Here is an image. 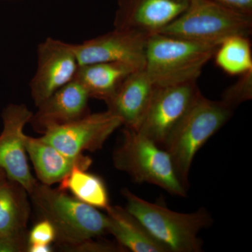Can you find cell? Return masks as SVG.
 Here are the masks:
<instances>
[{
	"label": "cell",
	"mask_w": 252,
	"mask_h": 252,
	"mask_svg": "<svg viewBox=\"0 0 252 252\" xmlns=\"http://www.w3.org/2000/svg\"><path fill=\"white\" fill-rule=\"evenodd\" d=\"M30 194L44 220L54 226L56 238L62 243L84 246L92 238L108 233L107 215L69 196L64 190L36 183Z\"/></svg>",
	"instance_id": "obj_2"
},
{
	"label": "cell",
	"mask_w": 252,
	"mask_h": 252,
	"mask_svg": "<svg viewBox=\"0 0 252 252\" xmlns=\"http://www.w3.org/2000/svg\"><path fill=\"white\" fill-rule=\"evenodd\" d=\"M200 94L197 81L157 86L147 112L136 130L163 148L169 136Z\"/></svg>",
	"instance_id": "obj_7"
},
{
	"label": "cell",
	"mask_w": 252,
	"mask_h": 252,
	"mask_svg": "<svg viewBox=\"0 0 252 252\" xmlns=\"http://www.w3.org/2000/svg\"><path fill=\"white\" fill-rule=\"evenodd\" d=\"M252 16L232 11L210 0H190L187 9L160 33L219 46L230 36H249Z\"/></svg>",
	"instance_id": "obj_6"
},
{
	"label": "cell",
	"mask_w": 252,
	"mask_h": 252,
	"mask_svg": "<svg viewBox=\"0 0 252 252\" xmlns=\"http://www.w3.org/2000/svg\"><path fill=\"white\" fill-rule=\"evenodd\" d=\"M60 190H69L75 198L91 206L106 210L109 206L108 193L103 181L76 165L61 182Z\"/></svg>",
	"instance_id": "obj_19"
},
{
	"label": "cell",
	"mask_w": 252,
	"mask_h": 252,
	"mask_svg": "<svg viewBox=\"0 0 252 252\" xmlns=\"http://www.w3.org/2000/svg\"><path fill=\"white\" fill-rule=\"evenodd\" d=\"M122 125L120 118L108 110L89 113L74 122L49 128L40 138L61 153L77 157L84 151L102 148L109 136Z\"/></svg>",
	"instance_id": "obj_8"
},
{
	"label": "cell",
	"mask_w": 252,
	"mask_h": 252,
	"mask_svg": "<svg viewBox=\"0 0 252 252\" xmlns=\"http://www.w3.org/2000/svg\"><path fill=\"white\" fill-rule=\"evenodd\" d=\"M113 162L136 183L151 184L171 195L187 196V189L177 177L167 151L137 130L125 127L122 144L114 152Z\"/></svg>",
	"instance_id": "obj_5"
},
{
	"label": "cell",
	"mask_w": 252,
	"mask_h": 252,
	"mask_svg": "<svg viewBox=\"0 0 252 252\" xmlns=\"http://www.w3.org/2000/svg\"><path fill=\"white\" fill-rule=\"evenodd\" d=\"M217 47L158 33L147 39L144 68L157 86L197 81Z\"/></svg>",
	"instance_id": "obj_3"
},
{
	"label": "cell",
	"mask_w": 252,
	"mask_h": 252,
	"mask_svg": "<svg viewBox=\"0 0 252 252\" xmlns=\"http://www.w3.org/2000/svg\"><path fill=\"white\" fill-rule=\"evenodd\" d=\"M33 113L25 104H11L2 113V132L0 134V167L8 180L31 193L36 181L32 175L26 157L25 126Z\"/></svg>",
	"instance_id": "obj_10"
},
{
	"label": "cell",
	"mask_w": 252,
	"mask_h": 252,
	"mask_svg": "<svg viewBox=\"0 0 252 252\" xmlns=\"http://www.w3.org/2000/svg\"><path fill=\"white\" fill-rule=\"evenodd\" d=\"M56 238V230L49 220L34 225L29 235L28 245H49Z\"/></svg>",
	"instance_id": "obj_22"
},
{
	"label": "cell",
	"mask_w": 252,
	"mask_h": 252,
	"mask_svg": "<svg viewBox=\"0 0 252 252\" xmlns=\"http://www.w3.org/2000/svg\"><path fill=\"white\" fill-rule=\"evenodd\" d=\"M251 43L249 36H233L218 46L214 59L223 72L232 76H240L252 71Z\"/></svg>",
	"instance_id": "obj_20"
},
{
	"label": "cell",
	"mask_w": 252,
	"mask_h": 252,
	"mask_svg": "<svg viewBox=\"0 0 252 252\" xmlns=\"http://www.w3.org/2000/svg\"><path fill=\"white\" fill-rule=\"evenodd\" d=\"M142 69L122 62L93 63L79 65L74 79L85 88L91 97L107 102L131 73Z\"/></svg>",
	"instance_id": "obj_16"
},
{
	"label": "cell",
	"mask_w": 252,
	"mask_h": 252,
	"mask_svg": "<svg viewBox=\"0 0 252 252\" xmlns=\"http://www.w3.org/2000/svg\"><path fill=\"white\" fill-rule=\"evenodd\" d=\"M28 251L30 252H51L49 245H28Z\"/></svg>",
	"instance_id": "obj_25"
},
{
	"label": "cell",
	"mask_w": 252,
	"mask_h": 252,
	"mask_svg": "<svg viewBox=\"0 0 252 252\" xmlns=\"http://www.w3.org/2000/svg\"><path fill=\"white\" fill-rule=\"evenodd\" d=\"M122 193L127 201L126 210L167 252H202L203 244L199 233L213 222L205 208L192 213H180L161 204L147 201L127 189Z\"/></svg>",
	"instance_id": "obj_1"
},
{
	"label": "cell",
	"mask_w": 252,
	"mask_h": 252,
	"mask_svg": "<svg viewBox=\"0 0 252 252\" xmlns=\"http://www.w3.org/2000/svg\"><path fill=\"white\" fill-rule=\"evenodd\" d=\"M23 232L0 238V252L23 251Z\"/></svg>",
	"instance_id": "obj_24"
},
{
	"label": "cell",
	"mask_w": 252,
	"mask_h": 252,
	"mask_svg": "<svg viewBox=\"0 0 252 252\" xmlns=\"http://www.w3.org/2000/svg\"><path fill=\"white\" fill-rule=\"evenodd\" d=\"M105 210L108 233L122 248L133 252H167L126 208L109 205Z\"/></svg>",
	"instance_id": "obj_17"
},
{
	"label": "cell",
	"mask_w": 252,
	"mask_h": 252,
	"mask_svg": "<svg viewBox=\"0 0 252 252\" xmlns=\"http://www.w3.org/2000/svg\"><path fill=\"white\" fill-rule=\"evenodd\" d=\"M25 145L36 175L44 185L50 186L61 182L76 165L86 170L92 163L90 158L83 154L71 157L61 153L40 137L34 138L26 135Z\"/></svg>",
	"instance_id": "obj_15"
},
{
	"label": "cell",
	"mask_w": 252,
	"mask_h": 252,
	"mask_svg": "<svg viewBox=\"0 0 252 252\" xmlns=\"http://www.w3.org/2000/svg\"><path fill=\"white\" fill-rule=\"evenodd\" d=\"M190 0H117L114 26L151 36L183 14Z\"/></svg>",
	"instance_id": "obj_12"
},
{
	"label": "cell",
	"mask_w": 252,
	"mask_h": 252,
	"mask_svg": "<svg viewBox=\"0 0 252 252\" xmlns=\"http://www.w3.org/2000/svg\"><path fill=\"white\" fill-rule=\"evenodd\" d=\"M252 98V71L239 76V79L223 92L222 102L233 109Z\"/></svg>",
	"instance_id": "obj_21"
},
{
	"label": "cell",
	"mask_w": 252,
	"mask_h": 252,
	"mask_svg": "<svg viewBox=\"0 0 252 252\" xmlns=\"http://www.w3.org/2000/svg\"><path fill=\"white\" fill-rule=\"evenodd\" d=\"M79 64L72 44L46 38L37 47V67L30 82L36 107L56 91L74 80Z\"/></svg>",
	"instance_id": "obj_9"
},
{
	"label": "cell",
	"mask_w": 252,
	"mask_h": 252,
	"mask_svg": "<svg viewBox=\"0 0 252 252\" xmlns=\"http://www.w3.org/2000/svg\"><path fill=\"white\" fill-rule=\"evenodd\" d=\"M148 38L137 32L114 28L81 44H72V47L79 65L122 62L144 68Z\"/></svg>",
	"instance_id": "obj_11"
},
{
	"label": "cell",
	"mask_w": 252,
	"mask_h": 252,
	"mask_svg": "<svg viewBox=\"0 0 252 252\" xmlns=\"http://www.w3.org/2000/svg\"><path fill=\"white\" fill-rule=\"evenodd\" d=\"M156 87L144 68L137 69L124 79L105 102L107 110L120 118L125 127L137 130L147 112Z\"/></svg>",
	"instance_id": "obj_14"
},
{
	"label": "cell",
	"mask_w": 252,
	"mask_h": 252,
	"mask_svg": "<svg viewBox=\"0 0 252 252\" xmlns=\"http://www.w3.org/2000/svg\"><path fill=\"white\" fill-rule=\"evenodd\" d=\"M14 184L6 177L0 182V238L23 232L27 221L28 204Z\"/></svg>",
	"instance_id": "obj_18"
},
{
	"label": "cell",
	"mask_w": 252,
	"mask_h": 252,
	"mask_svg": "<svg viewBox=\"0 0 252 252\" xmlns=\"http://www.w3.org/2000/svg\"><path fill=\"white\" fill-rule=\"evenodd\" d=\"M232 11L252 16V0H210Z\"/></svg>",
	"instance_id": "obj_23"
},
{
	"label": "cell",
	"mask_w": 252,
	"mask_h": 252,
	"mask_svg": "<svg viewBox=\"0 0 252 252\" xmlns=\"http://www.w3.org/2000/svg\"><path fill=\"white\" fill-rule=\"evenodd\" d=\"M233 109L221 100L214 101L200 94L176 126L163 148L171 158L177 177L186 189L197 152L229 120Z\"/></svg>",
	"instance_id": "obj_4"
},
{
	"label": "cell",
	"mask_w": 252,
	"mask_h": 252,
	"mask_svg": "<svg viewBox=\"0 0 252 252\" xmlns=\"http://www.w3.org/2000/svg\"><path fill=\"white\" fill-rule=\"evenodd\" d=\"M89 98L85 88L74 79L39 104L30 123L43 134L55 126L74 122L89 114Z\"/></svg>",
	"instance_id": "obj_13"
},
{
	"label": "cell",
	"mask_w": 252,
	"mask_h": 252,
	"mask_svg": "<svg viewBox=\"0 0 252 252\" xmlns=\"http://www.w3.org/2000/svg\"><path fill=\"white\" fill-rule=\"evenodd\" d=\"M6 177V174H5L4 170L0 167V182H1V181L4 180Z\"/></svg>",
	"instance_id": "obj_26"
}]
</instances>
